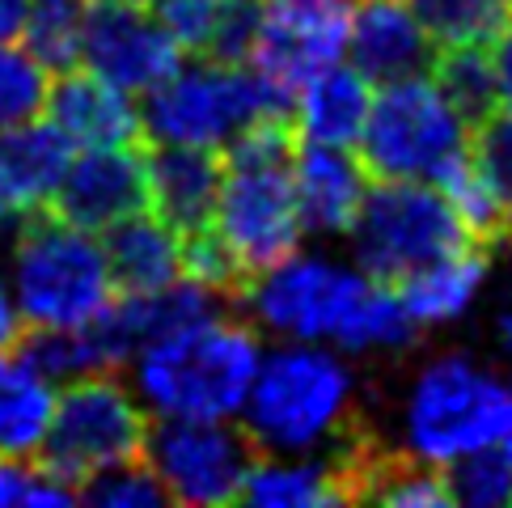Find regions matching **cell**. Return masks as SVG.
Masks as SVG:
<instances>
[{"mask_svg":"<svg viewBox=\"0 0 512 508\" xmlns=\"http://www.w3.org/2000/svg\"><path fill=\"white\" fill-rule=\"evenodd\" d=\"M436 51L487 47L512 22V0H411Z\"/></svg>","mask_w":512,"mask_h":508,"instance_id":"obj_26","label":"cell"},{"mask_svg":"<svg viewBox=\"0 0 512 508\" xmlns=\"http://www.w3.org/2000/svg\"><path fill=\"white\" fill-rule=\"evenodd\" d=\"M496 335H500V348H504V352H512V314H500Z\"/></svg>","mask_w":512,"mask_h":508,"instance_id":"obj_39","label":"cell"},{"mask_svg":"<svg viewBox=\"0 0 512 508\" xmlns=\"http://www.w3.org/2000/svg\"><path fill=\"white\" fill-rule=\"evenodd\" d=\"M470 157L483 170L487 187L496 191L500 212L512 229V106L487 111L470 132Z\"/></svg>","mask_w":512,"mask_h":508,"instance_id":"obj_31","label":"cell"},{"mask_svg":"<svg viewBox=\"0 0 512 508\" xmlns=\"http://www.w3.org/2000/svg\"><path fill=\"white\" fill-rule=\"evenodd\" d=\"M259 360V331L221 305L136 348L127 360V386L136 390L149 420H237Z\"/></svg>","mask_w":512,"mask_h":508,"instance_id":"obj_1","label":"cell"},{"mask_svg":"<svg viewBox=\"0 0 512 508\" xmlns=\"http://www.w3.org/2000/svg\"><path fill=\"white\" fill-rule=\"evenodd\" d=\"M356 0H259V30L246 64L292 98L314 72L347 60Z\"/></svg>","mask_w":512,"mask_h":508,"instance_id":"obj_12","label":"cell"},{"mask_svg":"<svg viewBox=\"0 0 512 508\" xmlns=\"http://www.w3.org/2000/svg\"><path fill=\"white\" fill-rule=\"evenodd\" d=\"M144 183H149V208L178 233L208 229L216 191H221V157L212 149H187V144H157L144 157Z\"/></svg>","mask_w":512,"mask_h":508,"instance_id":"obj_19","label":"cell"},{"mask_svg":"<svg viewBox=\"0 0 512 508\" xmlns=\"http://www.w3.org/2000/svg\"><path fill=\"white\" fill-rule=\"evenodd\" d=\"M436 47L411 0H356L347 30V64H356L373 85L428 72Z\"/></svg>","mask_w":512,"mask_h":508,"instance_id":"obj_17","label":"cell"},{"mask_svg":"<svg viewBox=\"0 0 512 508\" xmlns=\"http://www.w3.org/2000/svg\"><path fill=\"white\" fill-rule=\"evenodd\" d=\"M77 500L94 504V508H161L166 504V492H161L149 462L132 458V462H119L111 470L89 475L77 487Z\"/></svg>","mask_w":512,"mask_h":508,"instance_id":"obj_32","label":"cell"},{"mask_svg":"<svg viewBox=\"0 0 512 508\" xmlns=\"http://www.w3.org/2000/svg\"><path fill=\"white\" fill-rule=\"evenodd\" d=\"M5 276L30 331H72L115 301V276L102 233L64 221L60 212L22 216L5 250Z\"/></svg>","mask_w":512,"mask_h":508,"instance_id":"obj_4","label":"cell"},{"mask_svg":"<svg viewBox=\"0 0 512 508\" xmlns=\"http://www.w3.org/2000/svg\"><path fill=\"white\" fill-rule=\"evenodd\" d=\"M487 280V254L479 250V242H466L441 259H432L424 267H415L411 276H402L394 288L415 326H445L457 322L470 301L479 297V288Z\"/></svg>","mask_w":512,"mask_h":508,"instance_id":"obj_23","label":"cell"},{"mask_svg":"<svg viewBox=\"0 0 512 508\" xmlns=\"http://www.w3.org/2000/svg\"><path fill=\"white\" fill-rule=\"evenodd\" d=\"M504 424L508 381L491 377L470 356L428 360L402 398V449L407 458L436 470L483 445H496Z\"/></svg>","mask_w":512,"mask_h":508,"instance_id":"obj_7","label":"cell"},{"mask_svg":"<svg viewBox=\"0 0 512 508\" xmlns=\"http://www.w3.org/2000/svg\"><path fill=\"white\" fill-rule=\"evenodd\" d=\"M364 500L390 504V508H453L445 470L424 462H381L373 453L369 479H364Z\"/></svg>","mask_w":512,"mask_h":508,"instance_id":"obj_28","label":"cell"},{"mask_svg":"<svg viewBox=\"0 0 512 508\" xmlns=\"http://www.w3.org/2000/svg\"><path fill=\"white\" fill-rule=\"evenodd\" d=\"M432 187L445 195V204L453 208L457 225L466 229L470 242H496V238H504V233H508L500 199H496V191L487 187L483 170L474 166L470 149L457 153L453 161H445V166L432 174Z\"/></svg>","mask_w":512,"mask_h":508,"instance_id":"obj_25","label":"cell"},{"mask_svg":"<svg viewBox=\"0 0 512 508\" xmlns=\"http://www.w3.org/2000/svg\"><path fill=\"white\" fill-rule=\"evenodd\" d=\"M356 415V373L331 343L263 348L237 424L259 453H335Z\"/></svg>","mask_w":512,"mask_h":508,"instance_id":"obj_2","label":"cell"},{"mask_svg":"<svg viewBox=\"0 0 512 508\" xmlns=\"http://www.w3.org/2000/svg\"><path fill=\"white\" fill-rule=\"evenodd\" d=\"M500 445L512 453V381H508V424H504V437H500Z\"/></svg>","mask_w":512,"mask_h":508,"instance_id":"obj_40","label":"cell"},{"mask_svg":"<svg viewBox=\"0 0 512 508\" xmlns=\"http://www.w3.org/2000/svg\"><path fill=\"white\" fill-rule=\"evenodd\" d=\"M491 56V77H496V98L500 106H512V22L487 43Z\"/></svg>","mask_w":512,"mask_h":508,"instance_id":"obj_35","label":"cell"},{"mask_svg":"<svg viewBox=\"0 0 512 508\" xmlns=\"http://www.w3.org/2000/svg\"><path fill=\"white\" fill-rule=\"evenodd\" d=\"M369 183L373 174L364 170L356 149H335V144H297L292 149V195H297L305 233L314 238H339L352 229Z\"/></svg>","mask_w":512,"mask_h":508,"instance_id":"obj_15","label":"cell"},{"mask_svg":"<svg viewBox=\"0 0 512 508\" xmlns=\"http://www.w3.org/2000/svg\"><path fill=\"white\" fill-rule=\"evenodd\" d=\"M347 238L356 267L386 284L470 242L445 195L424 178H373Z\"/></svg>","mask_w":512,"mask_h":508,"instance_id":"obj_10","label":"cell"},{"mask_svg":"<svg viewBox=\"0 0 512 508\" xmlns=\"http://www.w3.org/2000/svg\"><path fill=\"white\" fill-rule=\"evenodd\" d=\"M144 462L161 492L187 508H221L242 500L254 445L237 420H149Z\"/></svg>","mask_w":512,"mask_h":508,"instance_id":"obj_11","label":"cell"},{"mask_svg":"<svg viewBox=\"0 0 512 508\" xmlns=\"http://www.w3.org/2000/svg\"><path fill=\"white\" fill-rule=\"evenodd\" d=\"M85 17H89L85 0H26L17 43L34 51L51 72H68L81 64Z\"/></svg>","mask_w":512,"mask_h":508,"instance_id":"obj_24","label":"cell"},{"mask_svg":"<svg viewBox=\"0 0 512 508\" xmlns=\"http://www.w3.org/2000/svg\"><path fill=\"white\" fill-rule=\"evenodd\" d=\"M22 13H26V0H0V43L17 39V30H22Z\"/></svg>","mask_w":512,"mask_h":508,"instance_id":"obj_37","label":"cell"},{"mask_svg":"<svg viewBox=\"0 0 512 508\" xmlns=\"http://www.w3.org/2000/svg\"><path fill=\"white\" fill-rule=\"evenodd\" d=\"M449 500L462 508H508L512 504V453L496 441L445 466Z\"/></svg>","mask_w":512,"mask_h":508,"instance_id":"obj_29","label":"cell"},{"mask_svg":"<svg viewBox=\"0 0 512 508\" xmlns=\"http://www.w3.org/2000/svg\"><path fill=\"white\" fill-rule=\"evenodd\" d=\"M77 500V487L51 475L47 466L0 458V508H60Z\"/></svg>","mask_w":512,"mask_h":508,"instance_id":"obj_34","label":"cell"},{"mask_svg":"<svg viewBox=\"0 0 512 508\" xmlns=\"http://www.w3.org/2000/svg\"><path fill=\"white\" fill-rule=\"evenodd\" d=\"M174 34L153 17L149 5H89L81 64L98 81L123 89L132 98H144L182 64Z\"/></svg>","mask_w":512,"mask_h":508,"instance_id":"obj_13","label":"cell"},{"mask_svg":"<svg viewBox=\"0 0 512 508\" xmlns=\"http://www.w3.org/2000/svg\"><path fill=\"white\" fill-rule=\"evenodd\" d=\"M17 339H22V314H17L9 276H5V267H0V352L13 348Z\"/></svg>","mask_w":512,"mask_h":508,"instance_id":"obj_36","label":"cell"},{"mask_svg":"<svg viewBox=\"0 0 512 508\" xmlns=\"http://www.w3.org/2000/svg\"><path fill=\"white\" fill-rule=\"evenodd\" d=\"M292 98L250 64L204 56L182 60L161 85L140 98V132L153 144L225 153L259 119H288Z\"/></svg>","mask_w":512,"mask_h":508,"instance_id":"obj_5","label":"cell"},{"mask_svg":"<svg viewBox=\"0 0 512 508\" xmlns=\"http://www.w3.org/2000/svg\"><path fill=\"white\" fill-rule=\"evenodd\" d=\"M432 64H436V81L449 89V98L470 115V123H479L487 111L500 106L487 47H453V51H441Z\"/></svg>","mask_w":512,"mask_h":508,"instance_id":"obj_30","label":"cell"},{"mask_svg":"<svg viewBox=\"0 0 512 508\" xmlns=\"http://www.w3.org/2000/svg\"><path fill=\"white\" fill-rule=\"evenodd\" d=\"M149 411L119 373L72 377L56 394L39 458L51 475L81 487L89 475L144 458Z\"/></svg>","mask_w":512,"mask_h":508,"instance_id":"obj_9","label":"cell"},{"mask_svg":"<svg viewBox=\"0 0 512 508\" xmlns=\"http://www.w3.org/2000/svg\"><path fill=\"white\" fill-rule=\"evenodd\" d=\"M85 5H144V0H85Z\"/></svg>","mask_w":512,"mask_h":508,"instance_id":"obj_41","label":"cell"},{"mask_svg":"<svg viewBox=\"0 0 512 508\" xmlns=\"http://www.w3.org/2000/svg\"><path fill=\"white\" fill-rule=\"evenodd\" d=\"M17 225H22V212H17L5 195H0V259H5V250H9V242H13V233H17Z\"/></svg>","mask_w":512,"mask_h":508,"instance_id":"obj_38","label":"cell"},{"mask_svg":"<svg viewBox=\"0 0 512 508\" xmlns=\"http://www.w3.org/2000/svg\"><path fill=\"white\" fill-rule=\"evenodd\" d=\"M474 123L436 81V72H411L373 89V106L356 153L373 178H424L470 149Z\"/></svg>","mask_w":512,"mask_h":508,"instance_id":"obj_8","label":"cell"},{"mask_svg":"<svg viewBox=\"0 0 512 508\" xmlns=\"http://www.w3.org/2000/svg\"><path fill=\"white\" fill-rule=\"evenodd\" d=\"M140 208H149V183H144V157L136 153V144L77 149L56 199H51V212L89 233H106Z\"/></svg>","mask_w":512,"mask_h":508,"instance_id":"obj_14","label":"cell"},{"mask_svg":"<svg viewBox=\"0 0 512 508\" xmlns=\"http://www.w3.org/2000/svg\"><path fill=\"white\" fill-rule=\"evenodd\" d=\"M60 386L22 352V343L0 352V458H39Z\"/></svg>","mask_w":512,"mask_h":508,"instance_id":"obj_22","label":"cell"},{"mask_svg":"<svg viewBox=\"0 0 512 508\" xmlns=\"http://www.w3.org/2000/svg\"><path fill=\"white\" fill-rule=\"evenodd\" d=\"M51 81H56V72L34 51H26L17 39L0 43V127L43 119Z\"/></svg>","mask_w":512,"mask_h":508,"instance_id":"obj_27","label":"cell"},{"mask_svg":"<svg viewBox=\"0 0 512 508\" xmlns=\"http://www.w3.org/2000/svg\"><path fill=\"white\" fill-rule=\"evenodd\" d=\"M373 276L318 250H292L242 280V318L259 335L288 343H331L352 356V339L373 293Z\"/></svg>","mask_w":512,"mask_h":508,"instance_id":"obj_6","label":"cell"},{"mask_svg":"<svg viewBox=\"0 0 512 508\" xmlns=\"http://www.w3.org/2000/svg\"><path fill=\"white\" fill-rule=\"evenodd\" d=\"M102 246L119 293H157L182 276V233L153 208L123 216L102 233Z\"/></svg>","mask_w":512,"mask_h":508,"instance_id":"obj_21","label":"cell"},{"mask_svg":"<svg viewBox=\"0 0 512 508\" xmlns=\"http://www.w3.org/2000/svg\"><path fill=\"white\" fill-rule=\"evenodd\" d=\"M144 5H149L157 22L174 34V43L182 51L208 56L229 9H233V0H144Z\"/></svg>","mask_w":512,"mask_h":508,"instance_id":"obj_33","label":"cell"},{"mask_svg":"<svg viewBox=\"0 0 512 508\" xmlns=\"http://www.w3.org/2000/svg\"><path fill=\"white\" fill-rule=\"evenodd\" d=\"M292 149L297 136L288 119L250 123L225 149L208 233L242 280L292 254L305 238L292 195Z\"/></svg>","mask_w":512,"mask_h":508,"instance_id":"obj_3","label":"cell"},{"mask_svg":"<svg viewBox=\"0 0 512 508\" xmlns=\"http://www.w3.org/2000/svg\"><path fill=\"white\" fill-rule=\"evenodd\" d=\"M43 115L60 127L72 149H123V144L144 140L140 98L98 81L85 68L56 72Z\"/></svg>","mask_w":512,"mask_h":508,"instance_id":"obj_16","label":"cell"},{"mask_svg":"<svg viewBox=\"0 0 512 508\" xmlns=\"http://www.w3.org/2000/svg\"><path fill=\"white\" fill-rule=\"evenodd\" d=\"M72 153L77 149L47 115L17 127H0V195L22 216L47 212L68 174Z\"/></svg>","mask_w":512,"mask_h":508,"instance_id":"obj_20","label":"cell"},{"mask_svg":"<svg viewBox=\"0 0 512 508\" xmlns=\"http://www.w3.org/2000/svg\"><path fill=\"white\" fill-rule=\"evenodd\" d=\"M373 81L356 64H331L314 72L297 94H292V136L301 144H335V149H356L373 106Z\"/></svg>","mask_w":512,"mask_h":508,"instance_id":"obj_18","label":"cell"}]
</instances>
